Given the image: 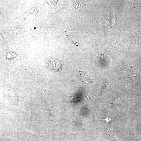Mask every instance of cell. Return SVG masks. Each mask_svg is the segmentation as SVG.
<instances>
[{
  "mask_svg": "<svg viewBox=\"0 0 141 141\" xmlns=\"http://www.w3.org/2000/svg\"><path fill=\"white\" fill-rule=\"evenodd\" d=\"M49 66L53 69L59 70L61 67V65L57 61L54 59H51L49 61Z\"/></svg>",
  "mask_w": 141,
  "mask_h": 141,
  "instance_id": "obj_1",
  "label": "cell"
},
{
  "mask_svg": "<svg viewBox=\"0 0 141 141\" xmlns=\"http://www.w3.org/2000/svg\"><path fill=\"white\" fill-rule=\"evenodd\" d=\"M80 75L83 81L84 82L88 83L93 82L94 81L93 80L89 78L84 71H80Z\"/></svg>",
  "mask_w": 141,
  "mask_h": 141,
  "instance_id": "obj_2",
  "label": "cell"
},
{
  "mask_svg": "<svg viewBox=\"0 0 141 141\" xmlns=\"http://www.w3.org/2000/svg\"><path fill=\"white\" fill-rule=\"evenodd\" d=\"M113 128L108 131L107 134L108 139L110 140H115L117 139L115 138L113 135Z\"/></svg>",
  "mask_w": 141,
  "mask_h": 141,
  "instance_id": "obj_3",
  "label": "cell"
},
{
  "mask_svg": "<svg viewBox=\"0 0 141 141\" xmlns=\"http://www.w3.org/2000/svg\"><path fill=\"white\" fill-rule=\"evenodd\" d=\"M86 141H96L95 140L90 138H88L86 139Z\"/></svg>",
  "mask_w": 141,
  "mask_h": 141,
  "instance_id": "obj_4",
  "label": "cell"
}]
</instances>
